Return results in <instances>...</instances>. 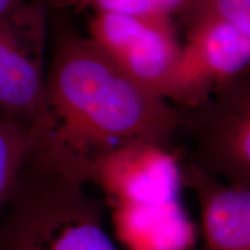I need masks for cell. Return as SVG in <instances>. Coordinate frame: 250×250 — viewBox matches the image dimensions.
Here are the masks:
<instances>
[{
  "mask_svg": "<svg viewBox=\"0 0 250 250\" xmlns=\"http://www.w3.org/2000/svg\"><path fill=\"white\" fill-rule=\"evenodd\" d=\"M54 50L45 88L51 139L36 153L70 177H85L94 159L132 142L167 147L181 112L140 85L50 4Z\"/></svg>",
  "mask_w": 250,
  "mask_h": 250,
  "instance_id": "cell-1",
  "label": "cell"
},
{
  "mask_svg": "<svg viewBox=\"0 0 250 250\" xmlns=\"http://www.w3.org/2000/svg\"><path fill=\"white\" fill-rule=\"evenodd\" d=\"M117 236L129 250H188L195 228L180 198L112 204Z\"/></svg>",
  "mask_w": 250,
  "mask_h": 250,
  "instance_id": "cell-7",
  "label": "cell"
},
{
  "mask_svg": "<svg viewBox=\"0 0 250 250\" xmlns=\"http://www.w3.org/2000/svg\"><path fill=\"white\" fill-rule=\"evenodd\" d=\"M187 34L210 21H227L250 31V0H193L181 18Z\"/></svg>",
  "mask_w": 250,
  "mask_h": 250,
  "instance_id": "cell-12",
  "label": "cell"
},
{
  "mask_svg": "<svg viewBox=\"0 0 250 250\" xmlns=\"http://www.w3.org/2000/svg\"><path fill=\"white\" fill-rule=\"evenodd\" d=\"M85 177L101 186L116 203H149L180 198L181 169L167 148L132 142L90 162Z\"/></svg>",
  "mask_w": 250,
  "mask_h": 250,
  "instance_id": "cell-5",
  "label": "cell"
},
{
  "mask_svg": "<svg viewBox=\"0 0 250 250\" xmlns=\"http://www.w3.org/2000/svg\"><path fill=\"white\" fill-rule=\"evenodd\" d=\"M35 147V137L29 130L0 117V205L13 186L21 166Z\"/></svg>",
  "mask_w": 250,
  "mask_h": 250,
  "instance_id": "cell-11",
  "label": "cell"
},
{
  "mask_svg": "<svg viewBox=\"0 0 250 250\" xmlns=\"http://www.w3.org/2000/svg\"><path fill=\"white\" fill-rule=\"evenodd\" d=\"M50 0H30L0 22V117L35 137L37 152L54 132L46 100L44 46Z\"/></svg>",
  "mask_w": 250,
  "mask_h": 250,
  "instance_id": "cell-2",
  "label": "cell"
},
{
  "mask_svg": "<svg viewBox=\"0 0 250 250\" xmlns=\"http://www.w3.org/2000/svg\"><path fill=\"white\" fill-rule=\"evenodd\" d=\"M90 37L125 73L168 101L182 45L173 20L95 13Z\"/></svg>",
  "mask_w": 250,
  "mask_h": 250,
  "instance_id": "cell-3",
  "label": "cell"
},
{
  "mask_svg": "<svg viewBox=\"0 0 250 250\" xmlns=\"http://www.w3.org/2000/svg\"><path fill=\"white\" fill-rule=\"evenodd\" d=\"M193 0H50L59 8H92L95 13H112L134 18H182L191 7Z\"/></svg>",
  "mask_w": 250,
  "mask_h": 250,
  "instance_id": "cell-10",
  "label": "cell"
},
{
  "mask_svg": "<svg viewBox=\"0 0 250 250\" xmlns=\"http://www.w3.org/2000/svg\"><path fill=\"white\" fill-rule=\"evenodd\" d=\"M203 228L210 250H250V191L201 182Z\"/></svg>",
  "mask_w": 250,
  "mask_h": 250,
  "instance_id": "cell-9",
  "label": "cell"
},
{
  "mask_svg": "<svg viewBox=\"0 0 250 250\" xmlns=\"http://www.w3.org/2000/svg\"><path fill=\"white\" fill-rule=\"evenodd\" d=\"M26 0H0V22L20 9Z\"/></svg>",
  "mask_w": 250,
  "mask_h": 250,
  "instance_id": "cell-13",
  "label": "cell"
},
{
  "mask_svg": "<svg viewBox=\"0 0 250 250\" xmlns=\"http://www.w3.org/2000/svg\"><path fill=\"white\" fill-rule=\"evenodd\" d=\"M14 250H117L92 211L78 203H56L29 219Z\"/></svg>",
  "mask_w": 250,
  "mask_h": 250,
  "instance_id": "cell-8",
  "label": "cell"
},
{
  "mask_svg": "<svg viewBox=\"0 0 250 250\" xmlns=\"http://www.w3.org/2000/svg\"><path fill=\"white\" fill-rule=\"evenodd\" d=\"M192 108L195 127L208 154L229 167L248 173L250 168L249 71L213 92Z\"/></svg>",
  "mask_w": 250,
  "mask_h": 250,
  "instance_id": "cell-6",
  "label": "cell"
},
{
  "mask_svg": "<svg viewBox=\"0 0 250 250\" xmlns=\"http://www.w3.org/2000/svg\"><path fill=\"white\" fill-rule=\"evenodd\" d=\"M187 39L171 74L168 102L195 107L248 72L250 31L215 20L187 34Z\"/></svg>",
  "mask_w": 250,
  "mask_h": 250,
  "instance_id": "cell-4",
  "label": "cell"
}]
</instances>
